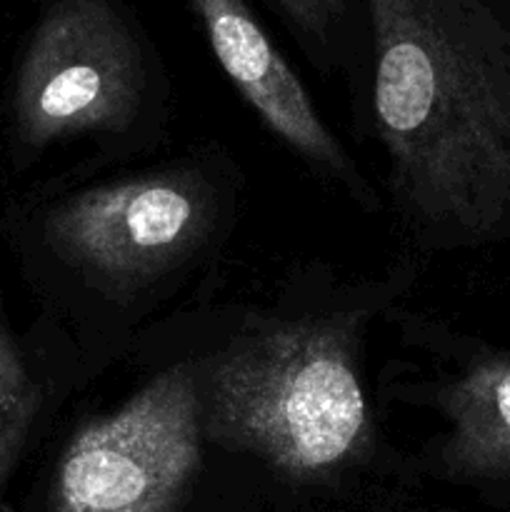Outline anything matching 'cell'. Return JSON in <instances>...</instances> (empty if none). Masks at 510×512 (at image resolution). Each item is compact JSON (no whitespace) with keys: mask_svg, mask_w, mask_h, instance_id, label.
<instances>
[{"mask_svg":"<svg viewBox=\"0 0 510 512\" xmlns=\"http://www.w3.org/2000/svg\"><path fill=\"white\" fill-rule=\"evenodd\" d=\"M360 13L405 215L443 248L510 240V0H360Z\"/></svg>","mask_w":510,"mask_h":512,"instance_id":"cell-1","label":"cell"},{"mask_svg":"<svg viewBox=\"0 0 510 512\" xmlns=\"http://www.w3.org/2000/svg\"><path fill=\"white\" fill-rule=\"evenodd\" d=\"M198 395L205 438L293 478L335 473L370 443L355 340L333 320L245 335L210 363Z\"/></svg>","mask_w":510,"mask_h":512,"instance_id":"cell-2","label":"cell"},{"mask_svg":"<svg viewBox=\"0 0 510 512\" xmlns=\"http://www.w3.org/2000/svg\"><path fill=\"white\" fill-rule=\"evenodd\" d=\"M150 73L153 50L128 0H43L15 70V133L30 148L123 133Z\"/></svg>","mask_w":510,"mask_h":512,"instance_id":"cell-3","label":"cell"},{"mask_svg":"<svg viewBox=\"0 0 510 512\" xmlns=\"http://www.w3.org/2000/svg\"><path fill=\"white\" fill-rule=\"evenodd\" d=\"M203 438L198 380L175 365L70 438L50 512H173L198 475Z\"/></svg>","mask_w":510,"mask_h":512,"instance_id":"cell-4","label":"cell"},{"mask_svg":"<svg viewBox=\"0 0 510 512\" xmlns=\"http://www.w3.org/2000/svg\"><path fill=\"white\" fill-rule=\"evenodd\" d=\"M208 195L190 175L160 173L80 190L45 220L60 258L125 288L175 268L203 240Z\"/></svg>","mask_w":510,"mask_h":512,"instance_id":"cell-5","label":"cell"},{"mask_svg":"<svg viewBox=\"0 0 510 512\" xmlns=\"http://www.w3.org/2000/svg\"><path fill=\"white\" fill-rule=\"evenodd\" d=\"M215 60L250 108L303 158L340 170L345 155L248 0H188Z\"/></svg>","mask_w":510,"mask_h":512,"instance_id":"cell-6","label":"cell"},{"mask_svg":"<svg viewBox=\"0 0 510 512\" xmlns=\"http://www.w3.org/2000/svg\"><path fill=\"white\" fill-rule=\"evenodd\" d=\"M450 425L443 458L453 473L473 480H510V353L473 355L440 393Z\"/></svg>","mask_w":510,"mask_h":512,"instance_id":"cell-7","label":"cell"},{"mask_svg":"<svg viewBox=\"0 0 510 512\" xmlns=\"http://www.w3.org/2000/svg\"><path fill=\"white\" fill-rule=\"evenodd\" d=\"M38 410V383L15 335L0 320V493L28 443Z\"/></svg>","mask_w":510,"mask_h":512,"instance_id":"cell-8","label":"cell"},{"mask_svg":"<svg viewBox=\"0 0 510 512\" xmlns=\"http://www.w3.org/2000/svg\"><path fill=\"white\" fill-rule=\"evenodd\" d=\"M313 58H330L345 48L360 0H268Z\"/></svg>","mask_w":510,"mask_h":512,"instance_id":"cell-9","label":"cell"}]
</instances>
